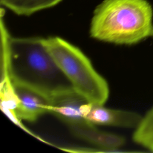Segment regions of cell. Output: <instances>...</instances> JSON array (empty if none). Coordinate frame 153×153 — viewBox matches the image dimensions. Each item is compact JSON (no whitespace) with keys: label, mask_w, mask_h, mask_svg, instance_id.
Returning a JSON list of instances; mask_svg holds the SVG:
<instances>
[{"label":"cell","mask_w":153,"mask_h":153,"mask_svg":"<svg viewBox=\"0 0 153 153\" xmlns=\"http://www.w3.org/2000/svg\"><path fill=\"white\" fill-rule=\"evenodd\" d=\"M132 138L137 144L153 152V107L142 117Z\"/></svg>","instance_id":"7"},{"label":"cell","mask_w":153,"mask_h":153,"mask_svg":"<svg viewBox=\"0 0 153 153\" xmlns=\"http://www.w3.org/2000/svg\"><path fill=\"white\" fill-rule=\"evenodd\" d=\"M83 117L93 124L110 126L124 128H136L142 116L137 112L121 109L108 108L104 105L88 102L81 106Z\"/></svg>","instance_id":"4"},{"label":"cell","mask_w":153,"mask_h":153,"mask_svg":"<svg viewBox=\"0 0 153 153\" xmlns=\"http://www.w3.org/2000/svg\"><path fill=\"white\" fill-rule=\"evenodd\" d=\"M2 16L1 15V76L8 75L13 82L50 97L72 89L44 45L42 38L11 36Z\"/></svg>","instance_id":"1"},{"label":"cell","mask_w":153,"mask_h":153,"mask_svg":"<svg viewBox=\"0 0 153 153\" xmlns=\"http://www.w3.org/2000/svg\"><path fill=\"white\" fill-rule=\"evenodd\" d=\"M13 84L17 97L15 114L20 122L21 120L33 122L41 115L48 113L50 96L23 85L14 82Z\"/></svg>","instance_id":"5"},{"label":"cell","mask_w":153,"mask_h":153,"mask_svg":"<svg viewBox=\"0 0 153 153\" xmlns=\"http://www.w3.org/2000/svg\"><path fill=\"white\" fill-rule=\"evenodd\" d=\"M90 36L119 45L153 37V9L147 0H104L94 9Z\"/></svg>","instance_id":"2"},{"label":"cell","mask_w":153,"mask_h":153,"mask_svg":"<svg viewBox=\"0 0 153 153\" xmlns=\"http://www.w3.org/2000/svg\"><path fill=\"white\" fill-rule=\"evenodd\" d=\"M62 0H0L1 5L19 16H30L37 11L53 7Z\"/></svg>","instance_id":"6"},{"label":"cell","mask_w":153,"mask_h":153,"mask_svg":"<svg viewBox=\"0 0 153 153\" xmlns=\"http://www.w3.org/2000/svg\"><path fill=\"white\" fill-rule=\"evenodd\" d=\"M42 41L74 90L89 103L104 105L109 94L108 84L84 53L59 36L42 38Z\"/></svg>","instance_id":"3"}]
</instances>
